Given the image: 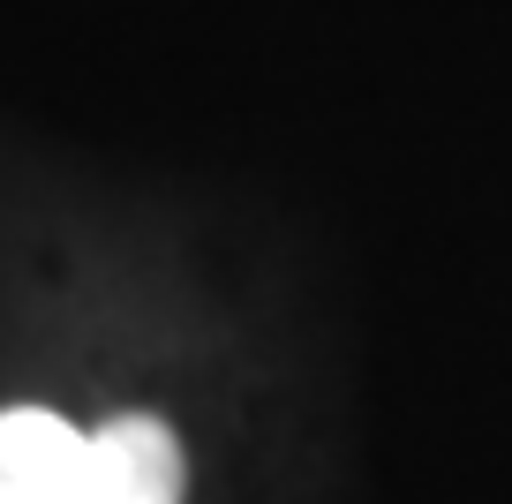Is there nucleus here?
Here are the masks:
<instances>
[{
    "instance_id": "obj_1",
    "label": "nucleus",
    "mask_w": 512,
    "mask_h": 504,
    "mask_svg": "<svg viewBox=\"0 0 512 504\" xmlns=\"http://www.w3.org/2000/svg\"><path fill=\"white\" fill-rule=\"evenodd\" d=\"M0 504H181V444L144 414L68 429L46 407L0 414Z\"/></svg>"
}]
</instances>
